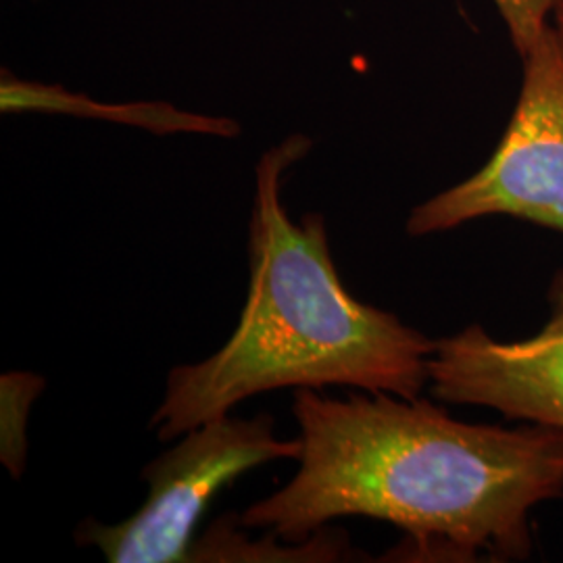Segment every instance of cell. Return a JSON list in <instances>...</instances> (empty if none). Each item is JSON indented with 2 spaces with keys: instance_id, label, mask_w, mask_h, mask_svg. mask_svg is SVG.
Instances as JSON below:
<instances>
[{
  "instance_id": "1",
  "label": "cell",
  "mask_w": 563,
  "mask_h": 563,
  "mask_svg": "<svg viewBox=\"0 0 563 563\" xmlns=\"http://www.w3.org/2000/svg\"><path fill=\"white\" fill-rule=\"evenodd\" d=\"M292 413L299 472L239 518L284 543L360 516L399 526L405 560H526L532 509L563 497L558 428L467 423L420 397L332 399L313 388L295 390Z\"/></svg>"
},
{
  "instance_id": "2",
  "label": "cell",
  "mask_w": 563,
  "mask_h": 563,
  "mask_svg": "<svg viewBox=\"0 0 563 563\" xmlns=\"http://www.w3.org/2000/svg\"><path fill=\"white\" fill-rule=\"evenodd\" d=\"M311 151L292 134L257 165L249 223V295L220 351L169 372L151 418L159 441L230 416L251 397L282 388L351 386L418 399L434 341L374 305L357 301L332 260L320 213L292 222L282 178Z\"/></svg>"
},
{
  "instance_id": "3",
  "label": "cell",
  "mask_w": 563,
  "mask_h": 563,
  "mask_svg": "<svg viewBox=\"0 0 563 563\" xmlns=\"http://www.w3.org/2000/svg\"><path fill=\"white\" fill-rule=\"evenodd\" d=\"M180 443L142 467L148 495L118 523L86 520L76 543L97 547L111 563L188 562L195 530L216 495L239 476L269 462L301 457L302 441L278 439L276 420L223 416L201 423Z\"/></svg>"
},
{
  "instance_id": "4",
  "label": "cell",
  "mask_w": 563,
  "mask_h": 563,
  "mask_svg": "<svg viewBox=\"0 0 563 563\" xmlns=\"http://www.w3.org/2000/svg\"><path fill=\"white\" fill-rule=\"evenodd\" d=\"M516 111L481 172L418 205L405 223L413 239L509 216L563 234V34L551 23L522 55Z\"/></svg>"
},
{
  "instance_id": "5",
  "label": "cell",
  "mask_w": 563,
  "mask_h": 563,
  "mask_svg": "<svg viewBox=\"0 0 563 563\" xmlns=\"http://www.w3.org/2000/svg\"><path fill=\"white\" fill-rule=\"evenodd\" d=\"M547 301L549 322L522 341H499L481 323L434 341L428 362L432 397L563 430V267L549 284Z\"/></svg>"
},
{
  "instance_id": "6",
  "label": "cell",
  "mask_w": 563,
  "mask_h": 563,
  "mask_svg": "<svg viewBox=\"0 0 563 563\" xmlns=\"http://www.w3.org/2000/svg\"><path fill=\"white\" fill-rule=\"evenodd\" d=\"M2 111H53L71 113L80 118L120 121L128 125H139L157 134L172 132H195L211 134L220 139H234L241 134V125L225 118H207L199 113H188L167 102H132L107 107L101 102L71 95L57 86H38L32 81H18L15 78H2Z\"/></svg>"
},
{
  "instance_id": "7",
  "label": "cell",
  "mask_w": 563,
  "mask_h": 563,
  "mask_svg": "<svg viewBox=\"0 0 563 563\" xmlns=\"http://www.w3.org/2000/svg\"><path fill=\"white\" fill-rule=\"evenodd\" d=\"M232 520L234 516L216 520L190 547L188 562H344L351 560L346 555H353L346 534L339 530L325 532L322 528L302 543L280 547L278 537L262 544L244 541Z\"/></svg>"
},
{
  "instance_id": "8",
  "label": "cell",
  "mask_w": 563,
  "mask_h": 563,
  "mask_svg": "<svg viewBox=\"0 0 563 563\" xmlns=\"http://www.w3.org/2000/svg\"><path fill=\"white\" fill-rule=\"evenodd\" d=\"M44 390V378L32 372H9L0 378V460L21 478L27 457V416Z\"/></svg>"
},
{
  "instance_id": "9",
  "label": "cell",
  "mask_w": 563,
  "mask_h": 563,
  "mask_svg": "<svg viewBox=\"0 0 563 563\" xmlns=\"http://www.w3.org/2000/svg\"><path fill=\"white\" fill-rule=\"evenodd\" d=\"M509 30L518 53L526 55L551 25L549 18L560 0H493Z\"/></svg>"
},
{
  "instance_id": "10",
  "label": "cell",
  "mask_w": 563,
  "mask_h": 563,
  "mask_svg": "<svg viewBox=\"0 0 563 563\" xmlns=\"http://www.w3.org/2000/svg\"><path fill=\"white\" fill-rule=\"evenodd\" d=\"M553 25L560 30L563 34V0L558 2V7H555V11H553Z\"/></svg>"
}]
</instances>
